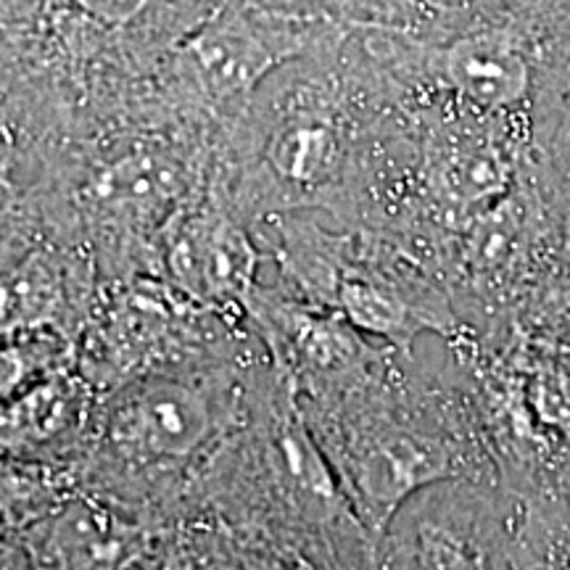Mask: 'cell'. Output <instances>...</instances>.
I'll return each mask as SVG.
<instances>
[{
  "label": "cell",
  "instance_id": "6da1fadb",
  "mask_svg": "<svg viewBox=\"0 0 570 570\" xmlns=\"http://www.w3.org/2000/svg\"><path fill=\"white\" fill-rule=\"evenodd\" d=\"M341 494L377 544L412 497L446 481H494L487 441L452 360L391 352L331 394L296 402Z\"/></svg>",
  "mask_w": 570,
  "mask_h": 570
},
{
  "label": "cell",
  "instance_id": "7a4b0ae2",
  "mask_svg": "<svg viewBox=\"0 0 570 570\" xmlns=\"http://www.w3.org/2000/svg\"><path fill=\"white\" fill-rule=\"evenodd\" d=\"M449 352L465 373L497 487L512 499H570V341L508 323Z\"/></svg>",
  "mask_w": 570,
  "mask_h": 570
},
{
  "label": "cell",
  "instance_id": "3957f363",
  "mask_svg": "<svg viewBox=\"0 0 570 570\" xmlns=\"http://www.w3.org/2000/svg\"><path fill=\"white\" fill-rule=\"evenodd\" d=\"M259 389L223 367L125 383L96 402L85 458L92 473L119 489L185 481L244 431Z\"/></svg>",
  "mask_w": 570,
  "mask_h": 570
},
{
  "label": "cell",
  "instance_id": "277c9868",
  "mask_svg": "<svg viewBox=\"0 0 570 570\" xmlns=\"http://www.w3.org/2000/svg\"><path fill=\"white\" fill-rule=\"evenodd\" d=\"M277 259L304 302L336 312L362 336L415 354L423 333L446 346L468 341L458 304L436 273L389 235H333L320 227H281Z\"/></svg>",
  "mask_w": 570,
  "mask_h": 570
},
{
  "label": "cell",
  "instance_id": "5b68a950",
  "mask_svg": "<svg viewBox=\"0 0 570 570\" xmlns=\"http://www.w3.org/2000/svg\"><path fill=\"white\" fill-rule=\"evenodd\" d=\"M512 502L491 481L428 487L377 541V570H512Z\"/></svg>",
  "mask_w": 570,
  "mask_h": 570
},
{
  "label": "cell",
  "instance_id": "8992f818",
  "mask_svg": "<svg viewBox=\"0 0 570 570\" xmlns=\"http://www.w3.org/2000/svg\"><path fill=\"white\" fill-rule=\"evenodd\" d=\"M164 267L183 294L212 306H246L256 288L252 240L217 209L173 219L164 235Z\"/></svg>",
  "mask_w": 570,
  "mask_h": 570
},
{
  "label": "cell",
  "instance_id": "52a82bcc",
  "mask_svg": "<svg viewBox=\"0 0 570 570\" xmlns=\"http://www.w3.org/2000/svg\"><path fill=\"white\" fill-rule=\"evenodd\" d=\"M82 375L56 373L0 402V462L46 465L67 449H82L96 410Z\"/></svg>",
  "mask_w": 570,
  "mask_h": 570
},
{
  "label": "cell",
  "instance_id": "ba28073f",
  "mask_svg": "<svg viewBox=\"0 0 570 570\" xmlns=\"http://www.w3.org/2000/svg\"><path fill=\"white\" fill-rule=\"evenodd\" d=\"M444 80L449 88L483 114H508L531 101L537 71L529 40L510 30L462 35L444 48Z\"/></svg>",
  "mask_w": 570,
  "mask_h": 570
},
{
  "label": "cell",
  "instance_id": "9c48e42d",
  "mask_svg": "<svg viewBox=\"0 0 570 570\" xmlns=\"http://www.w3.org/2000/svg\"><path fill=\"white\" fill-rule=\"evenodd\" d=\"M75 323L71 277L61 256L32 252L0 273V336L69 338Z\"/></svg>",
  "mask_w": 570,
  "mask_h": 570
},
{
  "label": "cell",
  "instance_id": "30bf717a",
  "mask_svg": "<svg viewBox=\"0 0 570 570\" xmlns=\"http://www.w3.org/2000/svg\"><path fill=\"white\" fill-rule=\"evenodd\" d=\"M281 56V46L269 42V35L246 13L217 19L194 42L198 75L206 90L219 98L246 92L275 67Z\"/></svg>",
  "mask_w": 570,
  "mask_h": 570
},
{
  "label": "cell",
  "instance_id": "8fae6325",
  "mask_svg": "<svg viewBox=\"0 0 570 570\" xmlns=\"http://www.w3.org/2000/svg\"><path fill=\"white\" fill-rule=\"evenodd\" d=\"M269 173L294 190H317L338 175L341 135L333 119L298 114L267 142Z\"/></svg>",
  "mask_w": 570,
  "mask_h": 570
},
{
  "label": "cell",
  "instance_id": "7c38bea8",
  "mask_svg": "<svg viewBox=\"0 0 570 570\" xmlns=\"http://www.w3.org/2000/svg\"><path fill=\"white\" fill-rule=\"evenodd\" d=\"M544 80L537 82V140L544 156V183L554 209L570 214V51L560 53L550 69L539 67Z\"/></svg>",
  "mask_w": 570,
  "mask_h": 570
},
{
  "label": "cell",
  "instance_id": "4fadbf2b",
  "mask_svg": "<svg viewBox=\"0 0 570 570\" xmlns=\"http://www.w3.org/2000/svg\"><path fill=\"white\" fill-rule=\"evenodd\" d=\"M510 502V568L570 570V499Z\"/></svg>",
  "mask_w": 570,
  "mask_h": 570
},
{
  "label": "cell",
  "instance_id": "5bb4252c",
  "mask_svg": "<svg viewBox=\"0 0 570 570\" xmlns=\"http://www.w3.org/2000/svg\"><path fill=\"white\" fill-rule=\"evenodd\" d=\"M175 190L173 173L151 156L119 161L96 183L98 204L132 217H151L173 202Z\"/></svg>",
  "mask_w": 570,
  "mask_h": 570
},
{
  "label": "cell",
  "instance_id": "9a60e30c",
  "mask_svg": "<svg viewBox=\"0 0 570 570\" xmlns=\"http://www.w3.org/2000/svg\"><path fill=\"white\" fill-rule=\"evenodd\" d=\"M69 341L53 336H0V402L21 394L42 377L67 373Z\"/></svg>",
  "mask_w": 570,
  "mask_h": 570
},
{
  "label": "cell",
  "instance_id": "2e32d148",
  "mask_svg": "<svg viewBox=\"0 0 570 570\" xmlns=\"http://www.w3.org/2000/svg\"><path fill=\"white\" fill-rule=\"evenodd\" d=\"M56 508H61L59 483L32 465L0 462V537L42 520Z\"/></svg>",
  "mask_w": 570,
  "mask_h": 570
},
{
  "label": "cell",
  "instance_id": "e0dca14e",
  "mask_svg": "<svg viewBox=\"0 0 570 570\" xmlns=\"http://www.w3.org/2000/svg\"><path fill=\"white\" fill-rule=\"evenodd\" d=\"M77 11L106 27H125L146 11L148 0H69Z\"/></svg>",
  "mask_w": 570,
  "mask_h": 570
},
{
  "label": "cell",
  "instance_id": "ac0fdd59",
  "mask_svg": "<svg viewBox=\"0 0 570 570\" xmlns=\"http://www.w3.org/2000/svg\"><path fill=\"white\" fill-rule=\"evenodd\" d=\"M0 180H3V161H0Z\"/></svg>",
  "mask_w": 570,
  "mask_h": 570
}]
</instances>
